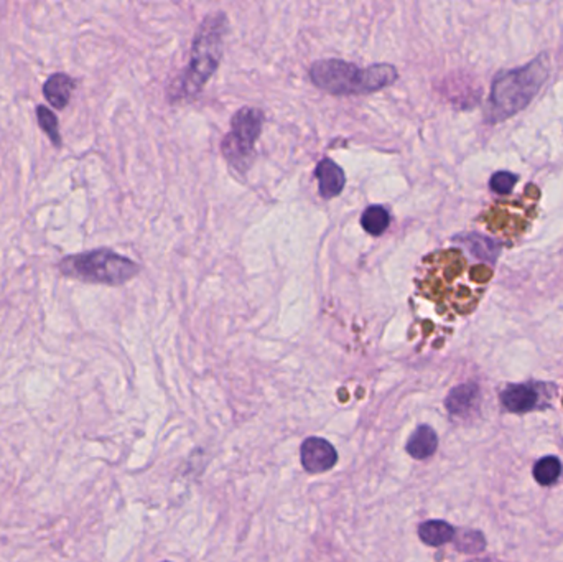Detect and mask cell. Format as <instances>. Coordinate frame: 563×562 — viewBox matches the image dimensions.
I'll list each match as a JSON object with an SVG mask.
<instances>
[{
  "mask_svg": "<svg viewBox=\"0 0 563 562\" xmlns=\"http://www.w3.org/2000/svg\"><path fill=\"white\" fill-rule=\"evenodd\" d=\"M491 277V267H471L460 250H442L423 259L417 286L437 311L453 319L476 311Z\"/></svg>",
  "mask_w": 563,
  "mask_h": 562,
  "instance_id": "6da1fadb",
  "label": "cell"
},
{
  "mask_svg": "<svg viewBox=\"0 0 563 562\" xmlns=\"http://www.w3.org/2000/svg\"><path fill=\"white\" fill-rule=\"evenodd\" d=\"M228 19L223 12L211 13L204 19L192 47V58L181 73L171 96L177 101H192L202 93L208 80L217 70L223 55V38L228 30Z\"/></svg>",
  "mask_w": 563,
  "mask_h": 562,
  "instance_id": "7a4b0ae2",
  "label": "cell"
},
{
  "mask_svg": "<svg viewBox=\"0 0 563 562\" xmlns=\"http://www.w3.org/2000/svg\"><path fill=\"white\" fill-rule=\"evenodd\" d=\"M312 83L336 96L368 95L394 84L399 78L396 66L379 63L360 68L343 60L315 61L310 68Z\"/></svg>",
  "mask_w": 563,
  "mask_h": 562,
  "instance_id": "3957f363",
  "label": "cell"
},
{
  "mask_svg": "<svg viewBox=\"0 0 563 562\" xmlns=\"http://www.w3.org/2000/svg\"><path fill=\"white\" fill-rule=\"evenodd\" d=\"M545 60V57H540L524 68L496 76L490 101V119L492 122L507 119L528 106L549 76V65Z\"/></svg>",
  "mask_w": 563,
  "mask_h": 562,
  "instance_id": "277c9868",
  "label": "cell"
},
{
  "mask_svg": "<svg viewBox=\"0 0 563 562\" xmlns=\"http://www.w3.org/2000/svg\"><path fill=\"white\" fill-rule=\"evenodd\" d=\"M540 189L529 183L526 190L514 198H499L478 218L486 229L513 246L529 231L539 215Z\"/></svg>",
  "mask_w": 563,
  "mask_h": 562,
  "instance_id": "5b68a950",
  "label": "cell"
},
{
  "mask_svg": "<svg viewBox=\"0 0 563 562\" xmlns=\"http://www.w3.org/2000/svg\"><path fill=\"white\" fill-rule=\"evenodd\" d=\"M61 274L89 284L122 286L141 273L139 264L110 250H95L63 258Z\"/></svg>",
  "mask_w": 563,
  "mask_h": 562,
  "instance_id": "8992f818",
  "label": "cell"
},
{
  "mask_svg": "<svg viewBox=\"0 0 563 562\" xmlns=\"http://www.w3.org/2000/svg\"><path fill=\"white\" fill-rule=\"evenodd\" d=\"M264 124V112L257 108H242L231 120V132L224 137L221 150L229 164L240 172L247 170L254 156V145Z\"/></svg>",
  "mask_w": 563,
  "mask_h": 562,
  "instance_id": "52a82bcc",
  "label": "cell"
},
{
  "mask_svg": "<svg viewBox=\"0 0 563 562\" xmlns=\"http://www.w3.org/2000/svg\"><path fill=\"white\" fill-rule=\"evenodd\" d=\"M300 460L308 473H322L338 464V452L322 437H308L300 447Z\"/></svg>",
  "mask_w": 563,
  "mask_h": 562,
  "instance_id": "ba28073f",
  "label": "cell"
},
{
  "mask_svg": "<svg viewBox=\"0 0 563 562\" xmlns=\"http://www.w3.org/2000/svg\"><path fill=\"white\" fill-rule=\"evenodd\" d=\"M481 395L478 384H460L450 391L445 399L446 411L456 418H468L480 406Z\"/></svg>",
  "mask_w": 563,
  "mask_h": 562,
  "instance_id": "9c48e42d",
  "label": "cell"
},
{
  "mask_svg": "<svg viewBox=\"0 0 563 562\" xmlns=\"http://www.w3.org/2000/svg\"><path fill=\"white\" fill-rule=\"evenodd\" d=\"M501 401L507 411L524 414L539 407L540 391L532 384H513L501 393Z\"/></svg>",
  "mask_w": 563,
  "mask_h": 562,
  "instance_id": "30bf717a",
  "label": "cell"
},
{
  "mask_svg": "<svg viewBox=\"0 0 563 562\" xmlns=\"http://www.w3.org/2000/svg\"><path fill=\"white\" fill-rule=\"evenodd\" d=\"M315 177L318 180V190L324 200L335 198L343 192L346 185V175L343 168L330 158H323L315 170Z\"/></svg>",
  "mask_w": 563,
  "mask_h": 562,
  "instance_id": "8fae6325",
  "label": "cell"
},
{
  "mask_svg": "<svg viewBox=\"0 0 563 562\" xmlns=\"http://www.w3.org/2000/svg\"><path fill=\"white\" fill-rule=\"evenodd\" d=\"M74 88H76V81L72 76L65 73H55L49 76L47 83L43 84V95L53 108L65 109L70 104Z\"/></svg>",
  "mask_w": 563,
  "mask_h": 562,
  "instance_id": "7c38bea8",
  "label": "cell"
},
{
  "mask_svg": "<svg viewBox=\"0 0 563 562\" xmlns=\"http://www.w3.org/2000/svg\"><path fill=\"white\" fill-rule=\"evenodd\" d=\"M438 449V435L430 426H419L414 434L408 437L406 450L415 460H425L437 452Z\"/></svg>",
  "mask_w": 563,
  "mask_h": 562,
  "instance_id": "4fadbf2b",
  "label": "cell"
},
{
  "mask_svg": "<svg viewBox=\"0 0 563 562\" xmlns=\"http://www.w3.org/2000/svg\"><path fill=\"white\" fill-rule=\"evenodd\" d=\"M455 527L442 520H430L419 527V536L427 546L438 548L455 538Z\"/></svg>",
  "mask_w": 563,
  "mask_h": 562,
  "instance_id": "5bb4252c",
  "label": "cell"
},
{
  "mask_svg": "<svg viewBox=\"0 0 563 562\" xmlns=\"http://www.w3.org/2000/svg\"><path fill=\"white\" fill-rule=\"evenodd\" d=\"M389 225H391V215L381 204L366 208V212L361 216V227L371 236H381L387 231Z\"/></svg>",
  "mask_w": 563,
  "mask_h": 562,
  "instance_id": "9a60e30c",
  "label": "cell"
},
{
  "mask_svg": "<svg viewBox=\"0 0 563 562\" xmlns=\"http://www.w3.org/2000/svg\"><path fill=\"white\" fill-rule=\"evenodd\" d=\"M562 473V464L557 457H544L534 466V479L542 485V487H549L552 483H555Z\"/></svg>",
  "mask_w": 563,
  "mask_h": 562,
  "instance_id": "2e32d148",
  "label": "cell"
},
{
  "mask_svg": "<svg viewBox=\"0 0 563 562\" xmlns=\"http://www.w3.org/2000/svg\"><path fill=\"white\" fill-rule=\"evenodd\" d=\"M36 119H38L42 131L47 134L49 141L57 147H60L63 141H61L60 126H58L57 116L45 106H36Z\"/></svg>",
  "mask_w": 563,
  "mask_h": 562,
  "instance_id": "e0dca14e",
  "label": "cell"
},
{
  "mask_svg": "<svg viewBox=\"0 0 563 562\" xmlns=\"http://www.w3.org/2000/svg\"><path fill=\"white\" fill-rule=\"evenodd\" d=\"M456 550L467 554H475L481 552L486 548V539L481 535L480 531H463L458 536L455 535Z\"/></svg>",
  "mask_w": 563,
  "mask_h": 562,
  "instance_id": "ac0fdd59",
  "label": "cell"
},
{
  "mask_svg": "<svg viewBox=\"0 0 563 562\" xmlns=\"http://www.w3.org/2000/svg\"><path fill=\"white\" fill-rule=\"evenodd\" d=\"M517 180H519V177L514 175V173H511V172H496L491 177L490 185H491L492 192L504 196V195H509V193L513 192Z\"/></svg>",
  "mask_w": 563,
  "mask_h": 562,
  "instance_id": "d6986e66",
  "label": "cell"
},
{
  "mask_svg": "<svg viewBox=\"0 0 563 562\" xmlns=\"http://www.w3.org/2000/svg\"><path fill=\"white\" fill-rule=\"evenodd\" d=\"M469 562H491V561H488V559H473V561H469Z\"/></svg>",
  "mask_w": 563,
  "mask_h": 562,
  "instance_id": "ffe728a7",
  "label": "cell"
}]
</instances>
